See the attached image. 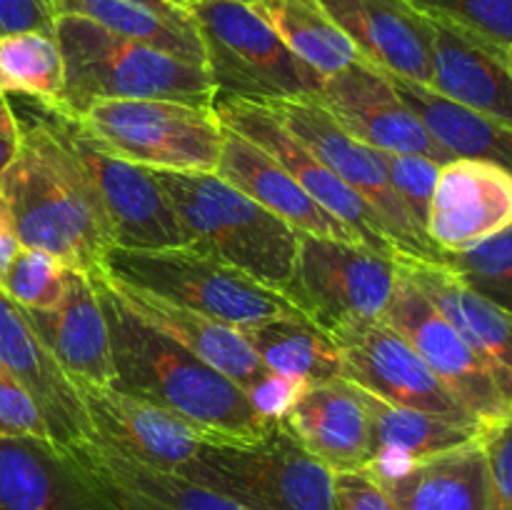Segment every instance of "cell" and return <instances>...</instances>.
<instances>
[{"label": "cell", "instance_id": "6da1fadb", "mask_svg": "<svg viewBox=\"0 0 512 510\" xmlns=\"http://www.w3.org/2000/svg\"><path fill=\"white\" fill-rule=\"evenodd\" d=\"M113 350V388L153 403L198 428L210 443H253L273 423L243 390L190 350L135 315L100 270L90 273Z\"/></svg>", "mask_w": 512, "mask_h": 510}, {"label": "cell", "instance_id": "7a4b0ae2", "mask_svg": "<svg viewBox=\"0 0 512 510\" xmlns=\"http://www.w3.org/2000/svg\"><path fill=\"white\" fill-rule=\"evenodd\" d=\"M23 248H38L68 268L93 273L115 245L88 173L48 110L20 120V148L0 175Z\"/></svg>", "mask_w": 512, "mask_h": 510}, {"label": "cell", "instance_id": "3957f363", "mask_svg": "<svg viewBox=\"0 0 512 510\" xmlns=\"http://www.w3.org/2000/svg\"><path fill=\"white\" fill-rule=\"evenodd\" d=\"M63 93L50 110L78 118L98 100H178L213 108L215 88L205 65L110 33L80 15H58Z\"/></svg>", "mask_w": 512, "mask_h": 510}, {"label": "cell", "instance_id": "277c9868", "mask_svg": "<svg viewBox=\"0 0 512 510\" xmlns=\"http://www.w3.org/2000/svg\"><path fill=\"white\" fill-rule=\"evenodd\" d=\"M185 233V245L243 270L265 288L288 293L300 233L218 173L153 170Z\"/></svg>", "mask_w": 512, "mask_h": 510}, {"label": "cell", "instance_id": "5b68a950", "mask_svg": "<svg viewBox=\"0 0 512 510\" xmlns=\"http://www.w3.org/2000/svg\"><path fill=\"white\" fill-rule=\"evenodd\" d=\"M95 270L113 283L155 295L238 330L278 315H303L278 290L265 288L243 270L188 245L163 250L113 245Z\"/></svg>", "mask_w": 512, "mask_h": 510}, {"label": "cell", "instance_id": "8992f818", "mask_svg": "<svg viewBox=\"0 0 512 510\" xmlns=\"http://www.w3.org/2000/svg\"><path fill=\"white\" fill-rule=\"evenodd\" d=\"M203 40L215 98L270 105L313 98L323 78L240 0H195L188 8Z\"/></svg>", "mask_w": 512, "mask_h": 510}, {"label": "cell", "instance_id": "52a82bcc", "mask_svg": "<svg viewBox=\"0 0 512 510\" xmlns=\"http://www.w3.org/2000/svg\"><path fill=\"white\" fill-rule=\"evenodd\" d=\"M183 478L243 500L255 510H335L333 473L275 420L253 443H210Z\"/></svg>", "mask_w": 512, "mask_h": 510}, {"label": "cell", "instance_id": "ba28073f", "mask_svg": "<svg viewBox=\"0 0 512 510\" xmlns=\"http://www.w3.org/2000/svg\"><path fill=\"white\" fill-rule=\"evenodd\" d=\"M100 148L150 170L215 173L223 123L178 100H98L73 118Z\"/></svg>", "mask_w": 512, "mask_h": 510}, {"label": "cell", "instance_id": "9c48e42d", "mask_svg": "<svg viewBox=\"0 0 512 510\" xmlns=\"http://www.w3.org/2000/svg\"><path fill=\"white\" fill-rule=\"evenodd\" d=\"M398 283L395 255L363 243L300 233L293 283L285 298L325 333L383 320Z\"/></svg>", "mask_w": 512, "mask_h": 510}, {"label": "cell", "instance_id": "30bf717a", "mask_svg": "<svg viewBox=\"0 0 512 510\" xmlns=\"http://www.w3.org/2000/svg\"><path fill=\"white\" fill-rule=\"evenodd\" d=\"M270 113L320 160L328 165L348 188L365 200L378 218L380 230L398 255L415 260L443 263V253L430 243L428 235L413 223L400 203L385 170L383 153L345 133L328 110L313 98L278 100L268 105Z\"/></svg>", "mask_w": 512, "mask_h": 510}, {"label": "cell", "instance_id": "8fae6325", "mask_svg": "<svg viewBox=\"0 0 512 510\" xmlns=\"http://www.w3.org/2000/svg\"><path fill=\"white\" fill-rule=\"evenodd\" d=\"M45 110L88 173L103 203L115 245L133 250L183 248L185 233L163 188L155 183L153 170L108 153L73 118L58 110Z\"/></svg>", "mask_w": 512, "mask_h": 510}, {"label": "cell", "instance_id": "7c38bea8", "mask_svg": "<svg viewBox=\"0 0 512 510\" xmlns=\"http://www.w3.org/2000/svg\"><path fill=\"white\" fill-rule=\"evenodd\" d=\"M383 323L398 330L418 350L440 383L485 430L512 415V405L485 360L400 270Z\"/></svg>", "mask_w": 512, "mask_h": 510}, {"label": "cell", "instance_id": "4fadbf2b", "mask_svg": "<svg viewBox=\"0 0 512 510\" xmlns=\"http://www.w3.org/2000/svg\"><path fill=\"white\" fill-rule=\"evenodd\" d=\"M343 360V378L403 408L485 430L428 368L418 350L383 320L330 333Z\"/></svg>", "mask_w": 512, "mask_h": 510}, {"label": "cell", "instance_id": "5bb4252c", "mask_svg": "<svg viewBox=\"0 0 512 510\" xmlns=\"http://www.w3.org/2000/svg\"><path fill=\"white\" fill-rule=\"evenodd\" d=\"M215 113H218L220 123L233 133L243 135L245 140L263 148L270 158L278 160L290 178L320 205L343 220L350 230L355 233L358 243L368 245V248L378 250L385 255H398V250L390 245L380 230L378 218L373 210L365 205V200L355 193L353 188L343 183L333 170L325 163H320L273 113L268 105L248 103V100L238 98H215L213 103Z\"/></svg>", "mask_w": 512, "mask_h": 510}, {"label": "cell", "instance_id": "9a60e30c", "mask_svg": "<svg viewBox=\"0 0 512 510\" xmlns=\"http://www.w3.org/2000/svg\"><path fill=\"white\" fill-rule=\"evenodd\" d=\"M313 100L328 110L345 133L380 153L425 155L440 165L455 160L430 138L413 110L395 93L388 73L368 60L358 58L340 73L325 78Z\"/></svg>", "mask_w": 512, "mask_h": 510}, {"label": "cell", "instance_id": "2e32d148", "mask_svg": "<svg viewBox=\"0 0 512 510\" xmlns=\"http://www.w3.org/2000/svg\"><path fill=\"white\" fill-rule=\"evenodd\" d=\"M0 510H125L75 450L48 438H0Z\"/></svg>", "mask_w": 512, "mask_h": 510}, {"label": "cell", "instance_id": "e0dca14e", "mask_svg": "<svg viewBox=\"0 0 512 510\" xmlns=\"http://www.w3.org/2000/svg\"><path fill=\"white\" fill-rule=\"evenodd\" d=\"M93 438L148 468L183 475L208 438L190 423L153 403L115 388L78 385Z\"/></svg>", "mask_w": 512, "mask_h": 510}, {"label": "cell", "instance_id": "ac0fdd59", "mask_svg": "<svg viewBox=\"0 0 512 510\" xmlns=\"http://www.w3.org/2000/svg\"><path fill=\"white\" fill-rule=\"evenodd\" d=\"M512 225V173L488 160L455 158L440 168L428 233L440 253H460Z\"/></svg>", "mask_w": 512, "mask_h": 510}, {"label": "cell", "instance_id": "d6986e66", "mask_svg": "<svg viewBox=\"0 0 512 510\" xmlns=\"http://www.w3.org/2000/svg\"><path fill=\"white\" fill-rule=\"evenodd\" d=\"M0 370L23 385L40 405L48 423L50 440L63 448H78L93 438L88 410L78 385L58 368L25 310L0 288Z\"/></svg>", "mask_w": 512, "mask_h": 510}, {"label": "cell", "instance_id": "ffe728a7", "mask_svg": "<svg viewBox=\"0 0 512 510\" xmlns=\"http://www.w3.org/2000/svg\"><path fill=\"white\" fill-rule=\"evenodd\" d=\"M320 5L358 48L360 58L388 75L430 85V20L413 5L405 0H320Z\"/></svg>", "mask_w": 512, "mask_h": 510}, {"label": "cell", "instance_id": "44dd1931", "mask_svg": "<svg viewBox=\"0 0 512 510\" xmlns=\"http://www.w3.org/2000/svg\"><path fill=\"white\" fill-rule=\"evenodd\" d=\"M30 328L75 385L113 388L110 333L90 273L68 270L65 298L53 310H25Z\"/></svg>", "mask_w": 512, "mask_h": 510}, {"label": "cell", "instance_id": "7402d4cb", "mask_svg": "<svg viewBox=\"0 0 512 510\" xmlns=\"http://www.w3.org/2000/svg\"><path fill=\"white\" fill-rule=\"evenodd\" d=\"M398 270L423 290L425 298L485 360L512 405V313L465 283L443 263L395 255Z\"/></svg>", "mask_w": 512, "mask_h": 510}, {"label": "cell", "instance_id": "603a6c76", "mask_svg": "<svg viewBox=\"0 0 512 510\" xmlns=\"http://www.w3.org/2000/svg\"><path fill=\"white\" fill-rule=\"evenodd\" d=\"M283 423L330 473L363 470L373 455L368 410L345 378L308 385Z\"/></svg>", "mask_w": 512, "mask_h": 510}, {"label": "cell", "instance_id": "cb8c5ba5", "mask_svg": "<svg viewBox=\"0 0 512 510\" xmlns=\"http://www.w3.org/2000/svg\"><path fill=\"white\" fill-rule=\"evenodd\" d=\"M215 173L263 205L265 210L283 218L293 225L298 233L315 235V238L345 240V243H358L353 230L320 208L293 178L288 170L270 158L263 148L245 140L243 135L233 133L223 125V143H220V158Z\"/></svg>", "mask_w": 512, "mask_h": 510}, {"label": "cell", "instance_id": "d4e9b609", "mask_svg": "<svg viewBox=\"0 0 512 510\" xmlns=\"http://www.w3.org/2000/svg\"><path fill=\"white\" fill-rule=\"evenodd\" d=\"M430 38V88L512 128V73L505 65L503 50L440 20H430Z\"/></svg>", "mask_w": 512, "mask_h": 510}, {"label": "cell", "instance_id": "484cf974", "mask_svg": "<svg viewBox=\"0 0 512 510\" xmlns=\"http://www.w3.org/2000/svg\"><path fill=\"white\" fill-rule=\"evenodd\" d=\"M113 288L118 290L123 303L135 315H140L145 323H150L160 333H165L175 343L183 345L185 350H190L195 358L208 363L220 375L233 380L245 395L253 388H258L273 373V370L265 368V363L255 353L253 345L233 325L220 323V320L208 318V315L193 313V310L178 308V305L168 303V300H160L155 295L125 288V285L113 283Z\"/></svg>", "mask_w": 512, "mask_h": 510}, {"label": "cell", "instance_id": "4316f807", "mask_svg": "<svg viewBox=\"0 0 512 510\" xmlns=\"http://www.w3.org/2000/svg\"><path fill=\"white\" fill-rule=\"evenodd\" d=\"M73 450L113 490L125 510H255L233 495L183 475L135 463L98 440H88Z\"/></svg>", "mask_w": 512, "mask_h": 510}, {"label": "cell", "instance_id": "83f0119b", "mask_svg": "<svg viewBox=\"0 0 512 510\" xmlns=\"http://www.w3.org/2000/svg\"><path fill=\"white\" fill-rule=\"evenodd\" d=\"M395 93L423 123L430 138L453 158L488 160L512 173V128L445 98L430 85L388 75Z\"/></svg>", "mask_w": 512, "mask_h": 510}, {"label": "cell", "instance_id": "f1b7e54d", "mask_svg": "<svg viewBox=\"0 0 512 510\" xmlns=\"http://www.w3.org/2000/svg\"><path fill=\"white\" fill-rule=\"evenodd\" d=\"M400 510H490L483 438L425 458L393 485H383Z\"/></svg>", "mask_w": 512, "mask_h": 510}, {"label": "cell", "instance_id": "f546056e", "mask_svg": "<svg viewBox=\"0 0 512 510\" xmlns=\"http://www.w3.org/2000/svg\"><path fill=\"white\" fill-rule=\"evenodd\" d=\"M55 8L58 15H80L110 33L205 65L203 40L188 10L158 8L140 0H55Z\"/></svg>", "mask_w": 512, "mask_h": 510}, {"label": "cell", "instance_id": "4dcf8cb0", "mask_svg": "<svg viewBox=\"0 0 512 510\" xmlns=\"http://www.w3.org/2000/svg\"><path fill=\"white\" fill-rule=\"evenodd\" d=\"M265 368L280 375L325 383L343 378V360L335 340L305 315H278L240 328Z\"/></svg>", "mask_w": 512, "mask_h": 510}, {"label": "cell", "instance_id": "1f68e13d", "mask_svg": "<svg viewBox=\"0 0 512 510\" xmlns=\"http://www.w3.org/2000/svg\"><path fill=\"white\" fill-rule=\"evenodd\" d=\"M250 8L323 80L360 58L358 48L325 13L320 0H255Z\"/></svg>", "mask_w": 512, "mask_h": 510}, {"label": "cell", "instance_id": "d6a6232c", "mask_svg": "<svg viewBox=\"0 0 512 510\" xmlns=\"http://www.w3.org/2000/svg\"><path fill=\"white\" fill-rule=\"evenodd\" d=\"M358 395L368 410L373 450H393V453L410 458L413 463L473 443V440L483 438L485 433L480 428L453 423V420L438 418V415L423 413V410L388 403V400L378 398L368 390L358 388Z\"/></svg>", "mask_w": 512, "mask_h": 510}, {"label": "cell", "instance_id": "836d02e7", "mask_svg": "<svg viewBox=\"0 0 512 510\" xmlns=\"http://www.w3.org/2000/svg\"><path fill=\"white\" fill-rule=\"evenodd\" d=\"M0 93L53 108L63 93V53L55 35L0 33Z\"/></svg>", "mask_w": 512, "mask_h": 510}, {"label": "cell", "instance_id": "e575fe53", "mask_svg": "<svg viewBox=\"0 0 512 510\" xmlns=\"http://www.w3.org/2000/svg\"><path fill=\"white\" fill-rule=\"evenodd\" d=\"M68 265L38 248H23L10 260L0 288L23 310H53L63 303Z\"/></svg>", "mask_w": 512, "mask_h": 510}, {"label": "cell", "instance_id": "d590c367", "mask_svg": "<svg viewBox=\"0 0 512 510\" xmlns=\"http://www.w3.org/2000/svg\"><path fill=\"white\" fill-rule=\"evenodd\" d=\"M443 265L512 313V225L460 253H443Z\"/></svg>", "mask_w": 512, "mask_h": 510}, {"label": "cell", "instance_id": "8d00e7d4", "mask_svg": "<svg viewBox=\"0 0 512 510\" xmlns=\"http://www.w3.org/2000/svg\"><path fill=\"white\" fill-rule=\"evenodd\" d=\"M420 15L463 30L498 50L512 48V0H405Z\"/></svg>", "mask_w": 512, "mask_h": 510}, {"label": "cell", "instance_id": "74e56055", "mask_svg": "<svg viewBox=\"0 0 512 510\" xmlns=\"http://www.w3.org/2000/svg\"><path fill=\"white\" fill-rule=\"evenodd\" d=\"M383 163L385 170H388L390 185H393V190L398 193L400 203L408 210L413 223L425 233L430 200H433L435 185H438V175L443 165L433 158H425V155L390 153H383Z\"/></svg>", "mask_w": 512, "mask_h": 510}, {"label": "cell", "instance_id": "f35d334b", "mask_svg": "<svg viewBox=\"0 0 512 510\" xmlns=\"http://www.w3.org/2000/svg\"><path fill=\"white\" fill-rule=\"evenodd\" d=\"M3 435H30V438L50 440L45 415L33 395L0 370V438Z\"/></svg>", "mask_w": 512, "mask_h": 510}, {"label": "cell", "instance_id": "ab89813d", "mask_svg": "<svg viewBox=\"0 0 512 510\" xmlns=\"http://www.w3.org/2000/svg\"><path fill=\"white\" fill-rule=\"evenodd\" d=\"M490 510H512V415L483 433Z\"/></svg>", "mask_w": 512, "mask_h": 510}, {"label": "cell", "instance_id": "60d3db41", "mask_svg": "<svg viewBox=\"0 0 512 510\" xmlns=\"http://www.w3.org/2000/svg\"><path fill=\"white\" fill-rule=\"evenodd\" d=\"M335 510H400L393 495L365 470L333 473Z\"/></svg>", "mask_w": 512, "mask_h": 510}, {"label": "cell", "instance_id": "b9f144b4", "mask_svg": "<svg viewBox=\"0 0 512 510\" xmlns=\"http://www.w3.org/2000/svg\"><path fill=\"white\" fill-rule=\"evenodd\" d=\"M308 385L310 383H305L303 378L270 373L245 398H248V403L253 405L260 418L268 420V423H275V420H283L290 413V408L298 403V398L308 390Z\"/></svg>", "mask_w": 512, "mask_h": 510}, {"label": "cell", "instance_id": "7bdbcfd3", "mask_svg": "<svg viewBox=\"0 0 512 510\" xmlns=\"http://www.w3.org/2000/svg\"><path fill=\"white\" fill-rule=\"evenodd\" d=\"M55 20V0H0V33L38 30L55 35Z\"/></svg>", "mask_w": 512, "mask_h": 510}, {"label": "cell", "instance_id": "ee69618b", "mask_svg": "<svg viewBox=\"0 0 512 510\" xmlns=\"http://www.w3.org/2000/svg\"><path fill=\"white\" fill-rule=\"evenodd\" d=\"M20 148V118L8 103L3 93H0V175L3 170L13 163L15 153Z\"/></svg>", "mask_w": 512, "mask_h": 510}, {"label": "cell", "instance_id": "f6af8a7d", "mask_svg": "<svg viewBox=\"0 0 512 510\" xmlns=\"http://www.w3.org/2000/svg\"><path fill=\"white\" fill-rule=\"evenodd\" d=\"M20 240L18 233H15V220L13 213H10V205L5 200V195L0 193V280H3L5 270H8L10 260L18 253Z\"/></svg>", "mask_w": 512, "mask_h": 510}, {"label": "cell", "instance_id": "bcb514c9", "mask_svg": "<svg viewBox=\"0 0 512 510\" xmlns=\"http://www.w3.org/2000/svg\"><path fill=\"white\" fill-rule=\"evenodd\" d=\"M165 3H170V5H175V8H180V10H188L190 5L195 3V0H165Z\"/></svg>", "mask_w": 512, "mask_h": 510}, {"label": "cell", "instance_id": "7dc6e473", "mask_svg": "<svg viewBox=\"0 0 512 510\" xmlns=\"http://www.w3.org/2000/svg\"><path fill=\"white\" fill-rule=\"evenodd\" d=\"M503 58H505V65H508V68H510V73H512V48L503 50Z\"/></svg>", "mask_w": 512, "mask_h": 510}, {"label": "cell", "instance_id": "c3c4849f", "mask_svg": "<svg viewBox=\"0 0 512 510\" xmlns=\"http://www.w3.org/2000/svg\"><path fill=\"white\" fill-rule=\"evenodd\" d=\"M140 3H148V5H158V8H165V5H170V3H165V0H140ZM175 8V5H173Z\"/></svg>", "mask_w": 512, "mask_h": 510}, {"label": "cell", "instance_id": "681fc988", "mask_svg": "<svg viewBox=\"0 0 512 510\" xmlns=\"http://www.w3.org/2000/svg\"><path fill=\"white\" fill-rule=\"evenodd\" d=\"M240 3H248L250 5V3H255V0H240Z\"/></svg>", "mask_w": 512, "mask_h": 510}]
</instances>
